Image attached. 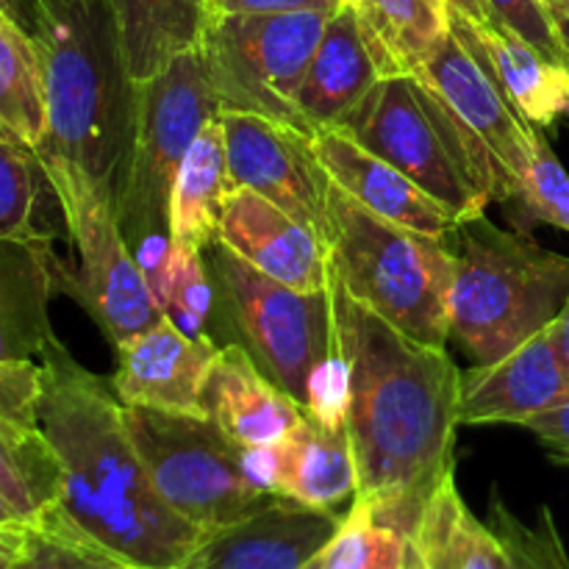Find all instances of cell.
Returning <instances> with one entry per match:
<instances>
[{"mask_svg": "<svg viewBox=\"0 0 569 569\" xmlns=\"http://www.w3.org/2000/svg\"><path fill=\"white\" fill-rule=\"evenodd\" d=\"M156 303L189 339H214L209 328L214 320L217 289L203 250L172 242Z\"/></svg>", "mask_w": 569, "mask_h": 569, "instance_id": "obj_31", "label": "cell"}, {"mask_svg": "<svg viewBox=\"0 0 569 569\" xmlns=\"http://www.w3.org/2000/svg\"><path fill=\"white\" fill-rule=\"evenodd\" d=\"M569 398V376L550 326L492 365L461 372V426H522L533 415Z\"/></svg>", "mask_w": 569, "mask_h": 569, "instance_id": "obj_17", "label": "cell"}, {"mask_svg": "<svg viewBox=\"0 0 569 569\" xmlns=\"http://www.w3.org/2000/svg\"><path fill=\"white\" fill-rule=\"evenodd\" d=\"M9 569H131L72 528L56 509L31 522Z\"/></svg>", "mask_w": 569, "mask_h": 569, "instance_id": "obj_34", "label": "cell"}, {"mask_svg": "<svg viewBox=\"0 0 569 569\" xmlns=\"http://www.w3.org/2000/svg\"><path fill=\"white\" fill-rule=\"evenodd\" d=\"M326 244L350 298L417 342L448 345L453 259L445 239L395 226L333 183Z\"/></svg>", "mask_w": 569, "mask_h": 569, "instance_id": "obj_6", "label": "cell"}, {"mask_svg": "<svg viewBox=\"0 0 569 569\" xmlns=\"http://www.w3.org/2000/svg\"><path fill=\"white\" fill-rule=\"evenodd\" d=\"M411 553L426 569H500V545L492 528L478 520L456 487L442 478L409 533Z\"/></svg>", "mask_w": 569, "mask_h": 569, "instance_id": "obj_26", "label": "cell"}, {"mask_svg": "<svg viewBox=\"0 0 569 569\" xmlns=\"http://www.w3.org/2000/svg\"><path fill=\"white\" fill-rule=\"evenodd\" d=\"M556 28H559L561 48H565V64L569 67V20H567V22H561V26H556Z\"/></svg>", "mask_w": 569, "mask_h": 569, "instance_id": "obj_48", "label": "cell"}, {"mask_svg": "<svg viewBox=\"0 0 569 569\" xmlns=\"http://www.w3.org/2000/svg\"><path fill=\"white\" fill-rule=\"evenodd\" d=\"M122 417L156 492L198 531L231 526L278 498L248 481L242 448L211 417L150 406H122Z\"/></svg>", "mask_w": 569, "mask_h": 569, "instance_id": "obj_8", "label": "cell"}, {"mask_svg": "<svg viewBox=\"0 0 569 569\" xmlns=\"http://www.w3.org/2000/svg\"><path fill=\"white\" fill-rule=\"evenodd\" d=\"M315 150L328 178L372 214L437 239L448 237L459 222L398 167L378 159L342 131H317Z\"/></svg>", "mask_w": 569, "mask_h": 569, "instance_id": "obj_18", "label": "cell"}, {"mask_svg": "<svg viewBox=\"0 0 569 569\" xmlns=\"http://www.w3.org/2000/svg\"><path fill=\"white\" fill-rule=\"evenodd\" d=\"M0 11H3V14H9L14 22H20V17H17V9L11 0H0Z\"/></svg>", "mask_w": 569, "mask_h": 569, "instance_id": "obj_49", "label": "cell"}, {"mask_svg": "<svg viewBox=\"0 0 569 569\" xmlns=\"http://www.w3.org/2000/svg\"><path fill=\"white\" fill-rule=\"evenodd\" d=\"M242 470L253 487L261 492L276 495L278 481V445H261V448H242Z\"/></svg>", "mask_w": 569, "mask_h": 569, "instance_id": "obj_41", "label": "cell"}, {"mask_svg": "<svg viewBox=\"0 0 569 569\" xmlns=\"http://www.w3.org/2000/svg\"><path fill=\"white\" fill-rule=\"evenodd\" d=\"M39 365V428L61 470L53 509L131 569L181 567L206 533L156 492L111 381L89 372L61 339Z\"/></svg>", "mask_w": 569, "mask_h": 569, "instance_id": "obj_2", "label": "cell"}, {"mask_svg": "<svg viewBox=\"0 0 569 569\" xmlns=\"http://www.w3.org/2000/svg\"><path fill=\"white\" fill-rule=\"evenodd\" d=\"M278 498L337 511V506L356 500L359 472L348 428H322L309 415L278 442Z\"/></svg>", "mask_w": 569, "mask_h": 569, "instance_id": "obj_23", "label": "cell"}, {"mask_svg": "<svg viewBox=\"0 0 569 569\" xmlns=\"http://www.w3.org/2000/svg\"><path fill=\"white\" fill-rule=\"evenodd\" d=\"M59 261L50 239L0 242V361H42L59 339L50 328Z\"/></svg>", "mask_w": 569, "mask_h": 569, "instance_id": "obj_21", "label": "cell"}, {"mask_svg": "<svg viewBox=\"0 0 569 569\" xmlns=\"http://www.w3.org/2000/svg\"><path fill=\"white\" fill-rule=\"evenodd\" d=\"M17 9V17H20V26L26 28L28 33H33V26H37V11L39 0H11Z\"/></svg>", "mask_w": 569, "mask_h": 569, "instance_id": "obj_46", "label": "cell"}, {"mask_svg": "<svg viewBox=\"0 0 569 569\" xmlns=\"http://www.w3.org/2000/svg\"><path fill=\"white\" fill-rule=\"evenodd\" d=\"M217 239L250 267L298 292L328 289V244L315 228L250 189H233L220 211Z\"/></svg>", "mask_w": 569, "mask_h": 569, "instance_id": "obj_16", "label": "cell"}, {"mask_svg": "<svg viewBox=\"0 0 569 569\" xmlns=\"http://www.w3.org/2000/svg\"><path fill=\"white\" fill-rule=\"evenodd\" d=\"M31 528V526H28ZM26 533H0V569H9L11 565H14L17 553H20L22 542H26Z\"/></svg>", "mask_w": 569, "mask_h": 569, "instance_id": "obj_45", "label": "cell"}, {"mask_svg": "<svg viewBox=\"0 0 569 569\" xmlns=\"http://www.w3.org/2000/svg\"><path fill=\"white\" fill-rule=\"evenodd\" d=\"M0 492L28 517L39 520L59 503L61 470L42 431H0Z\"/></svg>", "mask_w": 569, "mask_h": 569, "instance_id": "obj_29", "label": "cell"}, {"mask_svg": "<svg viewBox=\"0 0 569 569\" xmlns=\"http://www.w3.org/2000/svg\"><path fill=\"white\" fill-rule=\"evenodd\" d=\"M0 139H11L9 133H6V128H3V126H0Z\"/></svg>", "mask_w": 569, "mask_h": 569, "instance_id": "obj_52", "label": "cell"}, {"mask_svg": "<svg viewBox=\"0 0 569 569\" xmlns=\"http://www.w3.org/2000/svg\"><path fill=\"white\" fill-rule=\"evenodd\" d=\"M342 517L276 498L256 515L206 533L178 569H303L337 537Z\"/></svg>", "mask_w": 569, "mask_h": 569, "instance_id": "obj_14", "label": "cell"}, {"mask_svg": "<svg viewBox=\"0 0 569 569\" xmlns=\"http://www.w3.org/2000/svg\"><path fill=\"white\" fill-rule=\"evenodd\" d=\"M550 331H553V342H556V348H559V356H561V361H565V370L569 376V298H567L565 309H561L559 317L553 320V326H550Z\"/></svg>", "mask_w": 569, "mask_h": 569, "instance_id": "obj_43", "label": "cell"}, {"mask_svg": "<svg viewBox=\"0 0 569 569\" xmlns=\"http://www.w3.org/2000/svg\"><path fill=\"white\" fill-rule=\"evenodd\" d=\"M44 176L78 256L76 267L59 261V292L76 300L117 350L153 328L164 311L139 270L117 211L64 172L44 170Z\"/></svg>", "mask_w": 569, "mask_h": 569, "instance_id": "obj_11", "label": "cell"}, {"mask_svg": "<svg viewBox=\"0 0 569 569\" xmlns=\"http://www.w3.org/2000/svg\"><path fill=\"white\" fill-rule=\"evenodd\" d=\"M383 76L417 72L450 31L445 0H353Z\"/></svg>", "mask_w": 569, "mask_h": 569, "instance_id": "obj_27", "label": "cell"}, {"mask_svg": "<svg viewBox=\"0 0 569 569\" xmlns=\"http://www.w3.org/2000/svg\"><path fill=\"white\" fill-rule=\"evenodd\" d=\"M539 6L548 11V17L556 22V26H561V22L569 20V0H539Z\"/></svg>", "mask_w": 569, "mask_h": 569, "instance_id": "obj_47", "label": "cell"}, {"mask_svg": "<svg viewBox=\"0 0 569 569\" xmlns=\"http://www.w3.org/2000/svg\"><path fill=\"white\" fill-rule=\"evenodd\" d=\"M450 11H459L467 20L478 22V26H487L489 22V9L483 0H445Z\"/></svg>", "mask_w": 569, "mask_h": 569, "instance_id": "obj_44", "label": "cell"}, {"mask_svg": "<svg viewBox=\"0 0 569 569\" xmlns=\"http://www.w3.org/2000/svg\"><path fill=\"white\" fill-rule=\"evenodd\" d=\"M350 0H206L209 20L239 14H289V11H333Z\"/></svg>", "mask_w": 569, "mask_h": 569, "instance_id": "obj_39", "label": "cell"}, {"mask_svg": "<svg viewBox=\"0 0 569 569\" xmlns=\"http://www.w3.org/2000/svg\"><path fill=\"white\" fill-rule=\"evenodd\" d=\"M214 117H220V106L200 48L137 83L131 164L117 214L131 250L153 237H170V200L178 170L198 133Z\"/></svg>", "mask_w": 569, "mask_h": 569, "instance_id": "obj_9", "label": "cell"}, {"mask_svg": "<svg viewBox=\"0 0 569 569\" xmlns=\"http://www.w3.org/2000/svg\"><path fill=\"white\" fill-rule=\"evenodd\" d=\"M453 259L448 300L450 339L492 365L553 326L569 298V256L526 233L500 228L487 214L456 222L445 237Z\"/></svg>", "mask_w": 569, "mask_h": 569, "instance_id": "obj_4", "label": "cell"}, {"mask_svg": "<svg viewBox=\"0 0 569 569\" xmlns=\"http://www.w3.org/2000/svg\"><path fill=\"white\" fill-rule=\"evenodd\" d=\"M322 556V553H320ZM320 556H317V559L315 561H311V565L309 567H303V569H322V559H320Z\"/></svg>", "mask_w": 569, "mask_h": 569, "instance_id": "obj_51", "label": "cell"}, {"mask_svg": "<svg viewBox=\"0 0 569 569\" xmlns=\"http://www.w3.org/2000/svg\"><path fill=\"white\" fill-rule=\"evenodd\" d=\"M206 411L237 448L278 445L300 426L303 406L256 367L248 350L222 345L206 381Z\"/></svg>", "mask_w": 569, "mask_h": 569, "instance_id": "obj_20", "label": "cell"}, {"mask_svg": "<svg viewBox=\"0 0 569 569\" xmlns=\"http://www.w3.org/2000/svg\"><path fill=\"white\" fill-rule=\"evenodd\" d=\"M350 3H353V0H350Z\"/></svg>", "mask_w": 569, "mask_h": 569, "instance_id": "obj_54", "label": "cell"}, {"mask_svg": "<svg viewBox=\"0 0 569 569\" xmlns=\"http://www.w3.org/2000/svg\"><path fill=\"white\" fill-rule=\"evenodd\" d=\"M515 203H520L531 220L569 233V172L553 153L542 128L533 133L531 161L520 178Z\"/></svg>", "mask_w": 569, "mask_h": 569, "instance_id": "obj_35", "label": "cell"}, {"mask_svg": "<svg viewBox=\"0 0 569 569\" xmlns=\"http://www.w3.org/2000/svg\"><path fill=\"white\" fill-rule=\"evenodd\" d=\"M320 559L322 569H409L411 542L409 533L378 520L376 511L356 498Z\"/></svg>", "mask_w": 569, "mask_h": 569, "instance_id": "obj_30", "label": "cell"}, {"mask_svg": "<svg viewBox=\"0 0 569 569\" xmlns=\"http://www.w3.org/2000/svg\"><path fill=\"white\" fill-rule=\"evenodd\" d=\"M0 126L14 142L39 148L48 131L42 56L31 33L0 11Z\"/></svg>", "mask_w": 569, "mask_h": 569, "instance_id": "obj_28", "label": "cell"}, {"mask_svg": "<svg viewBox=\"0 0 569 569\" xmlns=\"http://www.w3.org/2000/svg\"><path fill=\"white\" fill-rule=\"evenodd\" d=\"M33 520H28L3 492H0V533H22L28 531Z\"/></svg>", "mask_w": 569, "mask_h": 569, "instance_id": "obj_42", "label": "cell"}, {"mask_svg": "<svg viewBox=\"0 0 569 569\" xmlns=\"http://www.w3.org/2000/svg\"><path fill=\"white\" fill-rule=\"evenodd\" d=\"M48 131L33 148L42 170L64 172L120 214L137 128V83L122 64L106 0H39Z\"/></svg>", "mask_w": 569, "mask_h": 569, "instance_id": "obj_3", "label": "cell"}, {"mask_svg": "<svg viewBox=\"0 0 569 569\" xmlns=\"http://www.w3.org/2000/svg\"><path fill=\"white\" fill-rule=\"evenodd\" d=\"M226 131L220 117L209 120L189 148L170 200V239L187 248L206 250L217 242L220 211L231 194Z\"/></svg>", "mask_w": 569, "mask_h": 569, "instance_id": "obj_25", "label": "cell"}, {"mask_svg": "<svg viewBox=\"0 0 569 569\" xmlns=\"http://www.w3.org/2000/svg\"><path fill=\"white\" fill-rule=\"evenodd\" d=\"M417 76L426 78L442 94L445 103L461 117V122L481 139L509 181L511 200H515L522 172L531 161L537 126L526 122L495 72L453 31L439 39Z\"/></svg>", "mask_w": 569, "mask_h": 569, "instance_id": "obj_13", "label": "cell"}, {"mask_svg": "<svg viewBox=\"0 0 569 569\" xmlns=\"http://www.w3.org/2000/svg\"><path fill=\"white\" fill-rule=\"evenodd\" d=\"M333 131L398 167L456 220L511 200L509 181L481 139L417 72L383 76Z\"/></svg>", "mask_w": 569, "mask_h": 569, "instance_id": "obj_5", "label": "cell"}, {"mask_svg": "<svg viewBox=\"0 0 569 569\" xmlns=\"http://www.w3.org/2000/svg\"><path fill=\"white\" fill-rule=\"evenodd\" d=\"M220 348L217 339H189L176 322L161 317L153 328L117 348L111 387L122 406L209 417L203 395Z\"/></svg>", "mask_w": 569, "mask_h": 569, "instance_id": "obj_15", "label": "cell"}, {"mask_svg": "<svg viewBox=\"0 0 569 569\" xmlns=\"http://www.w3.org/2000/svg\"><path fill=\"white\" fill-rule=\"evenodd\" d=\"M383 78L361 17L342 3L326 22L298 94V111L311 133L337 128Z\"/></svg>", "mask_w": 569, "mask_h": 569, "instance_id": "obj_19", "label": "cell"}, {"mask_svg": "<svg viewBox=\"0 0 569 569\" xmlns=\"http://www.w3.org/2000/svg\"><path fill=\"white\" fill-rule=\"evenodd\" d=\"M409 569H426V567H422L420 561H417V556L411 553V559H409Z\"/></svg>", "mask_w": 569, "mask_h": 569, "instance_id": "obj_50", "label": "cell"}, {"mask_svg": "<svg viewBox=\"0 0 569 569\" xmlns=\"http://www.w3.org/2000/svg\"><path fill=\"white\" fill-rule=\"evenodd\" d=\"M328 298L350 370L345 428L359 472L356 498L411 533L433 489L453 472L461 370L445 348L406 337L350 298L331 267Z\"/></svg>", "mask_w": 569, "mask_h": 569, "instance_id": "obj_1", "label": "cell"}, {"mask_svg": "<svg viewBox=\"0 0 569 569\" xmlns=\"http://www.w3.org/2000/svg\"><path fill=\"white\" fill-rule=\"evenodd\" d=\"M220 126L226 131L231 189L261 194L326 239L333 181L317 159L315 137L242 111H222Z\"/></svg>", "mask_w": 569, "mask_h": 569, "instance_id": "obj_12", "label": "cell"}, {"mask_svg": "<svg viewBox=\"0 0 569 569\" xmlns=\"http://www.w3.org/2000/svg\"><path fill=\"white\" fill-rule=\"evenodd\" d=\"M42 365L39 361H0V431L37 433Z\"/></svg>", "mask_w": 569, "mask_h": 569, "instance_id": "obj_36", "label": "cell"}, {"mask_svg": "<svg viewBox=\"0 0 569 569\" xmlns=\"http://www.w3.org/2000/svg\"><path fill=\"white\" fill-rule=\"evenodd\" d=\"M350 403V370L339 345L315 367L306 387L303 411L322 428H345Z\"/></svg>", "mask_w": 569, "mask_h": 569, "instance_id": "obj_38", "label": "cell"}, {"mask_svg": "<svg viewBox=\"0 0 569 569\" xmlns=\"http://www.w3.org/2000/svg\"><path fill=\"white\" fill-rule=\"evenodd\" d=\"M217 289L214 320L222 345L248 350L261 372L306 406V387L337 348L328 289L298 292L250 267L217 239L203 250Z\"/></svg>", "mask_w": 569, "mask_h": 569, "instance_id": "obj_7", "label": "cell"}, {"mask_svg": "<svg viewBox=\"0 0 569 569\" xmlns=\"http://www.w3.org/2000/svg\"><path fill=\"white\" fill-rule=\"evenodd\" d=\"M114 20L122 64L133 83L159 76L178 56L200 48L206 0H106Z\"/></svg>", "mask_w": 569, "mask_h": 569, "instance_id": "obj_24", "label": "cell"}, {"mask_svg": "<svg viewBox=\"0 0 569 569\" xmlns=\"http://www.w3.org/2000/svg\"><path fill=\"white\" fill-rule=\"evenodd\" d=\"M489 9V22L495 28L515 33L517 39L537 48L550 61L565 64V48H561L559 28L550 20L548 11L539 6V0H483Z\"/></svg>", "mask_w": 569, "mask_h": 569, "instance_id": "obj_37", "label": "cell"}, {"mask_svg": "<svg viewBox=\"0 0 569 569\" xmlns=\"http://www.w3.org/2000/svg\"><path fill=\"white\" fill-rule=\"evenodd\" d=\"M42 187H48V176L33 148L14 139H0V242L50 239V233L37 226Z\"/></svg>", "mask_w": 569, "mask_h": 569, "instance_id": "obj_32", "label": "cell"}, {"mask_svg": "<svg viewBox=\"0 0 569 569\" xmlns=\"http://www.w3.org/2000/svg\"><path fill=\"white\" fill-rule=\"evenodd\" d=\"M565 461H569V456H567V459H565Z\"/></svg>", "mask_w": 569, "mask_h": 569, "instance_id": "obj_53", "label": "cell"}, {"mask_svg": "<svg viewBox=\"0 0 569 569\" xmlns=\"http://www.w3.org/2000/svg\"><path fill=\"white\" fill-rule=\"evenodd\" d=\"M328 20V11L209 20L200 50L220 114H261L311 133L298 111V94Z\"/></svg>", "mask_w": 569, "mask_h": 569, "instance_id": "obj_10", "label": "cell"}, {"mask_svg": "<svg viewBox=\"0 0 569 569\" xmlns=\"http://www.w3.org/2000/svg\"><path fill=\"white\" fill-rule=\"evenodd\" d=\"M522 426L528 431H533L539 437V442L548 445L559 459L569 456V398L565 403L553 406V409H545L539 415H533L531 420H526Z\"/></svg>", "mask_w": 569, "mask_h": 569, "instance_id": "obj_40", "label": "cell"}, {"mask_svg": "<svg viewBox=\"0 0 569 569\" xmlns=\"http://www.w3.org/2000/svg\"><path fill=\"white\" fill-rule=\"evenodd\" d=\"M489 515V528L500 545V569H569L567 545L548 506L539 509L537 520L526 522L495 492Z\"/></svg>", "mask_w": 569, "mask_h": 569, "instance_id": "obj_33", "label": "cell"}, {"mask_svg": "<svg viewBox=\"0 0 569 569\" xmlns=\"http://www.w3.org/2000/svg\"><path fill=\"white\" fill-rule=\"evenodd\" d=\"M450 31L495 72L515 109L526 122L550 128L559 117H569V67L550 61L515 33L495 28L492 22L478 26L459 11H450Z\"/></svg>", "mask_w": 569, "mask_h": 569, "instance_id": "obj_22", "label": "cell"}]
</instances>
